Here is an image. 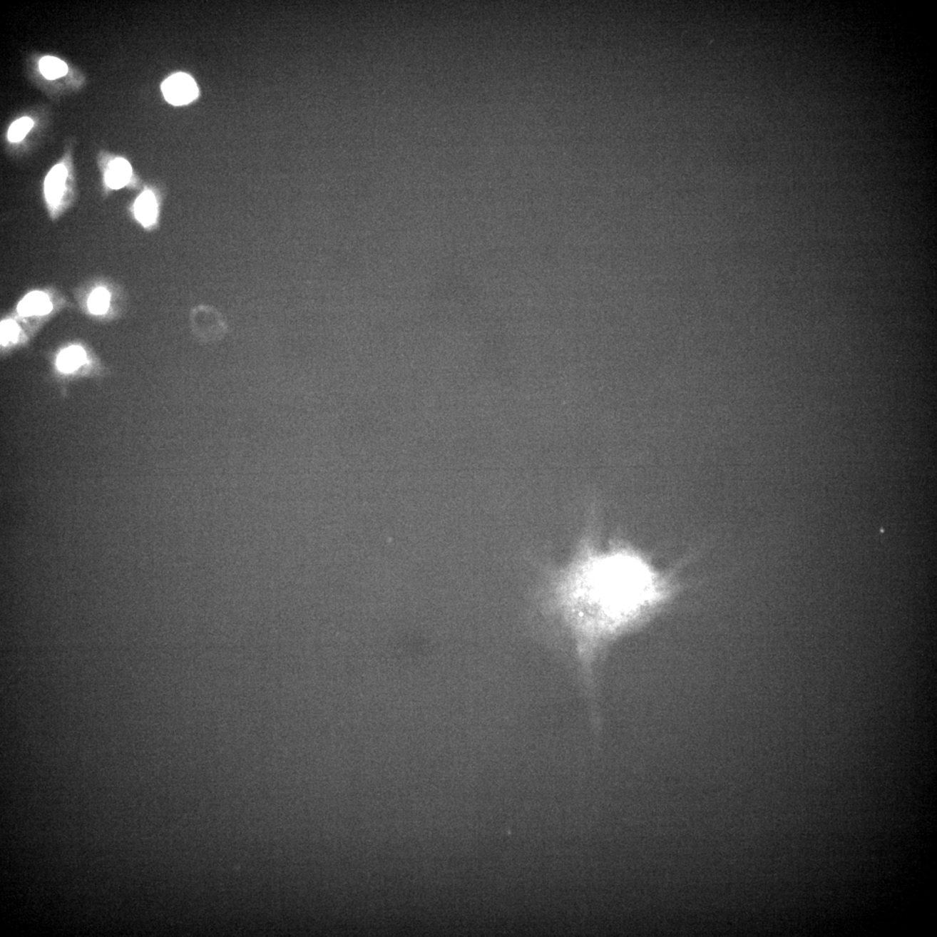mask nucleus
<instances>
[{"instance_id":"6e6552de","label":"nucleus","mask_w":937,"mask_h":937,"mask_svg":"<svg viewBox=\"0 0 937 937\" xmlns=\"http://www.w3.org/2000/svg\"><path fill=\"white\" fill-rule=\"evenodd\" d=\"M86 363V352L78 346L68 347L59 354L58 358V369L63 372H74Z\"/></svg>"},{"instance_id":"1a4fd4ad","label":"nucleus","mask_w":937,"mask_h":937,"mask_svg":"<svg viewBox=\"0 0 937 937\" xmlns=\"http://www.w3.org/2000/svg\"><path fill=\"white\" fill-rule=\"evenodd\" d=\"M39 70L46 78L55 80L67 74L68 66L61 59L45 57L40 60Z\"/></svg>"},{"instance_id":"20e7f679","label":"nucleus","mask_w":937,"mask_h":937,"mask_svg":"<svg viewBox=\"0 0 937 937\" xmlns=\"http://www.w3.org/2000/svg\"><path fill=\"white\" fill-rule=\"evenodd\" d=\"M68 172L63 164H58L47 175L45 181V194L48 203L57 205L65 190Z\"/></svg>"},{"instance_id":"423d86ee","label":"nucleus","mask_w":937,"mask_h":937,"mask_svg":"<svg viewBox=\"0 0 937 937\" xmlns=\"http://www.w3.org/2000/svg\"><path fill=\"white\" fill-rule=\"evenodd\" d=\"M158 202L151 191L147 190L135 203V215L144 227H150L158 217Z\"/></svg>"},{"instance_id":"7ed1b4c3","label":"nucleus","mask_w":937,"mask_h":937,"mask_svg":"<svg viewBox=\"0 0 937 937\" xmlns=\"http://www.w3.org/2000/svg\"><path fill=\"white\" fill-rule=\"evenodd\" d=\"M164 98L175 106H185L198 98L199 90L195 80L186 73H175L163 82Z\"/></svg>"},{"instance_id":"f8f14e48","label":"nucleus","mask_w":937,"mask_h":937,"mask_svg":"<svg viewBox=\"0 0 937 937\" xmlns=\"http://www.w3.org/2000/svg\"><path fill=\"white\" fill-rule=\"evenodd\" d=\"M19 334V327L14 320L7 319L1 323L0 339H1L2 346H6L10 342H17Z\"/></svg>"},{"instance_id":"9d476101","label":"nucleus","mask_w":937,"mask_h":937,"mask_svg":"<svg viewBox=\"0 0 937 937\" xmlns=\"http://www.w3.org/2000/svg\"><path fill=\"white\" fill-rule=\"evenodd\" d=\"M110 300V293L106 288H97V290L92 292L89 300H88V307H89L92 314H103L109 308Z\"/></svg>"},{"instance_id":"39448f33","label":"nucleus","mask_w":937,"mask_h":937,"mask_svg":"<svg viewBox=\"0 0 937 937\" xmlns=\"http://www.w3.org/2000/svg\"><path fill=\"white\" fill-rule=\"evenodd\" d=\"M17 310L22 316L45 315L52 310V304L46 294L35 291L19 302Z\"/></svg>"},{"instance_id":"0eeeda50","label":"nucleus","mask_w":937,"mask_h":937,"mask_svg":"<svg viewBox=\"0 0 937 937\" xmlns=\"http://www.w3.org/2000/svg\"><path fill=\"white\" fill-rule=\"evenodd\" d=\"M132 169L129 162L126 159L117 158L110 163L106 172L107 185L113 190L122 189L129 183Z\"/></svg>"},{"instance_id":"9b49d317","label":"nucleus","mask_w":937,"mask_h":937,"mask_svg":"<svg viewBox=\"0 0 937 937\" xmlns=\"http://www.w3.org/2000/svg\"><path fill=\"white\" fill-rule=\"evenodd\" d=\"M34 121L29 118H22L11 124L9 131H8V138L11 142L19 143L22 141L34 126Z\"/></svg>"},{"instance_id":"f03ea898","label":"nucleus","mask_w":937,"mask_h":937,"mask_svg":"<svg viewBox=\"0 0 937 937\" xmlns=\"http://www.w3.org/2000/svg\"><path fill=\"white\" fill-rule=\"evenodd\" d=\"M191 323L195 334L203 342H218L227 332L225 319L213 307L202 305L195 307L192 312Z\"/></svg>"},{"instance_id":"f257e3e1","label":"nucleus","mask_w":937,"mask_h":937,"mask_svg":"<svg viewBox=\"0 0 937 937\" xmlns=\"http://www.w3.org/2000/svg\"><path fill=\"white\" fill-rule=\"evenodd\" d=\"M562 599L575 633L578 655L591 687L600 655L615 640L645 626L674 602L683 587L636 552L620 548L592 556Z\"/></svg>"}]
</instances>
